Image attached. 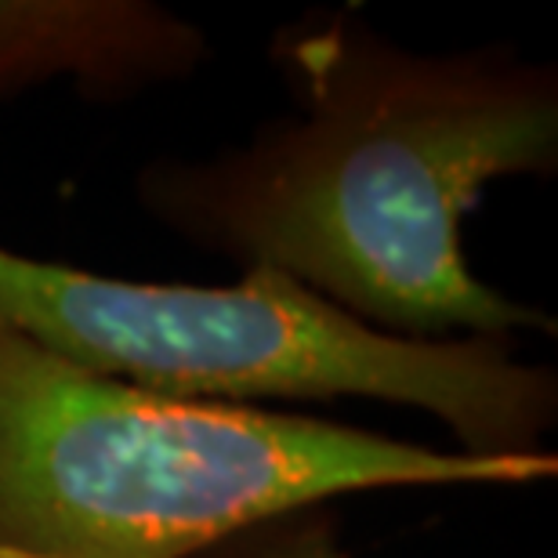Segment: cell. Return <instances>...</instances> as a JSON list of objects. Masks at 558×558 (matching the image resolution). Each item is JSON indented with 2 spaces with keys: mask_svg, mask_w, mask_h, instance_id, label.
<instances>
[{
  "mask_svg": "<svg viewBox=\"0 0 558 558\" xmlns=\"http://www.w3.org/2000/svg\"><path fill=\"white\" fill-rule=\"evenodd\" d=\"M269 62L290 109L247 142L153 156L131 196L167 236L265 269L403 341L555 333L468 262L489 185L558 171V70L515 44L417 51L355 8L279 22Z\"/></svg>",
  "mask_w": 558,
  "mask_h": 558,
  "instance_id": "obj_1",
  "label": "cell"
},
{
  "mask_svg": "<svg viewBox=\"0 0 558 558\" xmlns=\"http://www.w3.org/2000/svg\"><path fill=\"white\" fill-rule=\"evenodd\" d=\"M486 461L283 407L163 399L0 327V558H182L265 511L381 489H511Z\"/></svg>",
  "mask_w": 558,
  "mask_h": 558,
  "instance_id": "obj_2",
  "label": "cell"
},
{
  "mask_svg": "<svg viewBox=\"0 0 558 558\" xmlns=\"http://www.w3.org/2000/svg\"><path fill=\"white\" fill-rule=\"evenodd\" d=\"M0 327L87 374L163 399L221 407L360 399L421 410L468 457H555L558 374L530 363L522 338H388L265 269L210 287L153 283L0 243Z\"/></svg>",
  "mask_w": 558,
  "mask_h": 558,
  "instance_id": "obj_3",
  "label": "cell"
},
{
  "mask_svg": "<svg viewBox=\"0 0 558 558\" xmlns=\"http://www.w3.org/2000/svg\"><path fill=\"white\" fill-rule=\"evenodd\" d=\"M207 62L204 26L149 0H0V106L48 84L124 106Z\"/></svg>",
  "mask_w": 558,
  "mask_h": 558,
  "instance_id": "obj_4",
  "label": "cell"
},
{
  "mask_svg": "<svg viewBox=\"0 0 558 558\" xmlns=\"http://www.w3.org/2000/svg\"><path fill=\"white\" fill-rule=\"evenodd\" d=\"M182 558H355L344 544V500H301L254 515Z\"/></svg>",
  "mask_w": 558,
  "mask_h": 558,
  "instance_id": "obj_5",
  "label": "cell"
}]
</instances>
